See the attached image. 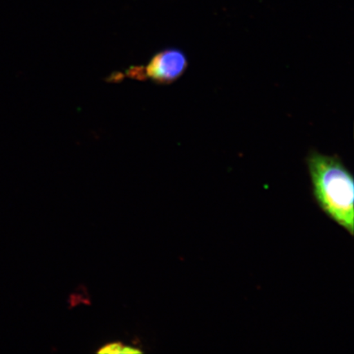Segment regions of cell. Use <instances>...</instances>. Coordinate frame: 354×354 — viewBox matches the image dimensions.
<instances>
[{"label":"cell","instance_id":"1","mask_svg":"<svg viewBox=\"0 0 354 354\" xmlns=\"http://www.w3.org/2000/svg\"><path fill=\"white\" fill-rule=\"evenodd\" d=\"M306 163L312 192L320 209L351 236H354V177L337 155L317 150L308 154Z\"/></svg>","mask_w":354,"mask_h":354},{"label":"cell","instance_id":"2","mask_svg":"<svg viewBox=\"0 0 354 354\" xmlns=\"http://www.w3.org/2000/svg\"><path fill=\"white\" fill-rule=\"evenodd\" d=\"M189 60L180 48H167L157 53L145 68L146 76L158 85H170L183 77Z\"/></svg>","mask_w":354,"mask_h":354},{"label":"cell","instance_id":"3","mask_svg":"<svg viewBox=\"0 0 354 354\" xmlns=\"http://www.w3.org/2000/svg\"><path fill=\"white\" fill-rule=\"evenodd\" d=\"M124 345L120 342H115L105 345L103 348H101L98 351L99 353H121L122 349Z\"/></svg>","mask_w":354,"mask_h":354},{"label":"cell","instance_id":"4","mask_svg":"<svg viewBox=\"0 0 354 354\" xmlns=\"http://www.w3.org/2000/svg\"><path fill=\"white\" fill-rule=\"evenodd\" d=\"M143 352L136 348L123 346L121 353H142Z\"/></svg>","mask_w":354,"mask_h":354}]
</instances>
